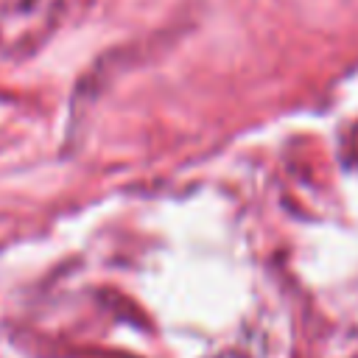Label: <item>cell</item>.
I'll return each instance as SVG.
<instances>
[]
</instances>
